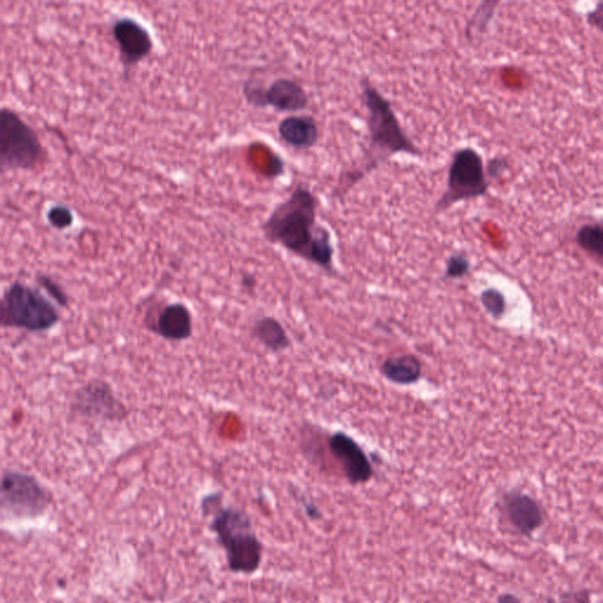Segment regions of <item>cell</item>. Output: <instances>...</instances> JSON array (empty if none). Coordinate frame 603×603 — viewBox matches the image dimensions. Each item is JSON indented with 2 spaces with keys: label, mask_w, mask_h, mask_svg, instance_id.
Returning a JSON list of instances; mask_svg holds the SVG:
<instances>
[{
  "label": "cell",
  "mask_w": 603,
  "mask_h": 603,
  "mask_svg": "<svg viewBox=\"0 0 603 603\" xmlns=\"http://www.w3.org/2000/svg\"><path fill=\"white\" fill-rule=\"evenodd\" d=\"M319 198L299 183L292 194L273 209L261 225L265 238L305 262L335 274V247L330 231L319 223Z\"/></svg>",
  "instance_id": "cell-1"
},
{
  "label": "cell",
  "mask_w": 603,
  "mask_h": 603,
  "mask_svg": "<svg viewBox=\"0 0 603 603\" xmlns=\"http://www.w3.org/2000/svg\"><path fill=\"white\" fill-rule=\"evenodd\" d=\"M362 104L365 110V127L368 133L364 159L360 166L349 171L343 191L353 188L366 175L383 166L397 155L422 158L421 148L414 143L400 124L392 102L368 77L361 78Z\"/></svg>",
  "instance_id": "cell-2"
},
{
  "label": "cell",
  "mask_w": 603,
  "mask_h": 603,
  "mask_svg": "<svg viewBox=\"0 0 603 603\" xmlns=\"http://www.w3.org/2000/svg\"><path fill=\"white\" fill-rule=\"evenodd\" d=\"M201 509L205 518H210V529L224 549L229 570L247 575L257 572L263 560V544L246 511L224 507L222 492L217 491L202 499Z\"/></svg>",
  "instance_id": "cell-3"
},
{
  "label": "cell",
  "mask_w": 603,
  "mask_h": 603,
  "mask_svg": "<svg viewBox=\"0 0 603 603\" xmlns=\"http://www.w3.org/2000/svg\"><path fill=\"white\" fill-rule=\"evenodd\" d=\"M0 320L4 328L45 333L59 323L60 312L40 290L14 282L4 292Z\"/></svg>",
  "instance_id": "cell-4"
},
{
  "label": "cell",
  "mask_w": 603,
  "mask_h": 603,
  "mask_svg": "<svg viewBox=\"0 0 603 603\" xmlns=\"http://www.w3.org/2000/svg\"><path fill=\"white\" fill-rule=\"evenodd\" d=\"M490 188L482 155L472 147L456 148L450 158L446 189L435 203V213L440 215L457 204L484 197Z\"/></svg>",
  "instance_id": "cell-5"
},
{
  "label": "cell",
  "mask_w": 603,
  "mask_h": 603,
  "mask_svg": "<svg viewBox=\"0 0 603 603\" xmlns=\"http://www.w3.org/2000/svg\"><path fill=\"white\" fill-rule=\"evenodd\" d=\"M47 159L37 132L13 109L0 110V166L7 170H33Z\"/></svg>",
  "instance_id": "cell-6"
},
{
  "label": "cell",
  "mask_w": 603,
  "mask_h": 603,
  "mask_svg": "<svg viewBox=\"0 0 603 603\" xmlns=\"http://www.w3.org/2000/svg\"><path fill=\"white\" fill-rule=\"evenodd\" d=\"M52 498L28 472L7 471L2 479V510L14 518H37L47 513Z\"/></svg>",
  "instance_id": "cell-7"
},
{
  "label": "cell",
  "mask_w": 603,
  "mask_h": 603,
  "mask_svg": "<svg viewBox=\"0 0 603 603\" xmlns=\"http://www.w3.org/2000/svg\"><path fill=\"white\" fill-rule=\"evenodd\" d=\"M244 98L255 109H274V112L299 114L308 109L309 94L296 80L281 77L274 79L269 86L257 79L244 83Z\"/></svg>",
  "instance_id": "cell-8"
},
{
  "label": "cell",
  "mask_w": 603,
  "mask_h": 603,
  "mask_svg": "<svg viewBox=\"0 0 603 603\" xmlns=\"http://www.w3.org/2000/svg\"><path fill=\"white\" fill-rule=\"evenodd\" d=\"M71 410L83 418L103 421H122L127 415V408L114 394L112 385L101 380L82 385L72 397Z\"/></svg>",
  "instance_id": "cell-9"
},
{
  "label": "cell",
  "mask_w": 603,
  "mask_h": 603,
  "mask_svg": "<svg viewBox=\"0 0 603 603\" xmlns=\"http://www.w3.org/2000/svg\"><path fill=\"white\" fill-rule=\"evenodd\" d=\"M331 456L334 457L346 481L353 486L368 483L374 476L372 460L356 440L343 431H335L328 440Z\"/></svg>",
  "instance_id": "cell-10"
},
{
  "label": "cell",
  "mask_w": 603,
  "mask_h": 603,
  "mask_svg": "<svg viewBox=\"0 0 603 603\" xmlns=\"http://www.w3.org/2000/svg\"><path fill=\"white\" fill-rule=\"evenodd\" d=\"M112 36L125 68L142 62L154 51L150 32L135 18H118L112 25Z\"/></svg>",
  "instance_id": "cell-11"
},
{
  "label": "cell",
  "mask_w": 603,
  "mask_h": 603,
  "mask_svg": "<svg viewBox=\"0 0 603 603\" xmlns=\"http://www.w3.org/2000/svg\"><path fill=\"white\" fill-rule=\"evenodd\" d=\"M148 328L159 338L170 342H183L194 333V316L182 302L164 305L158 314L148 316Z\"/></svg>",
  "instance_id": "cell-12"
},
{
  "label": "cell",
  "mask_w": 603,
  "mask_h": 603,
  "mask_svg": "<svg viewBox=\"0 0 603 603\" xmlns=\"http://www.w3.org/2000/svg\"><path fill=\"white\" fill-rule=\"evenodd\" d=\"M503 511L510 526L524 536H533L544 522L539 503L524 492L513 491L503 496Z\"/></svg>",
  "instance_id": "cell-13"
},
{
  "label": "cell",
  "mask_w": 603,
  "mask_h": 603,
  "mask_svg": "<svg viewBox=\"0 0 603 603\" xmlns=\"http://www.w3.org/2000/svg\"><path fill=\"white\" fill-rule=\"evenodd\" d=\"M277 132L282 142L297 150H310L320 140L318 122L309 114H289L278 124Z\"/></svg>",
  "instance_id": "cell-14"
},
{
  "label": "cell",
  "mask_w": 603,
  "mask_h": 603,
  "mask_svg": "<svg viewBox=\"0 0 603 603\" xmlns=\"http://www.w3.org/2000/svg\"><path fill=\"white\" fill-rule=\"evenodd\" d=\"M380 370L385 380L402 387L418 383L423 375L422 362L414 354L389 356L382 362Z\"/></svg>",
  "instance_id": "cell-15"
},
{
  "label": "cell",
  "mask_w": 603,
  "mask_h": 603,
  "mask_svg": "<svg viewBox=\"0 0 603 603\" xmlns=\"http://www.w3.org/2000/svg\"><path fill=\"white\" fill-rule=\"evenodd\" d=\"M251 335L256 341L273 353H281L292 346V339L286 333L284 324L271 316H265L256 320Z\"/></svg>",
  "instance_id": "cell-16"
},
{
  "label": "cell",
  "mask_w": 603,
  "mask_h": 603,
  "mask_svg": "<svg viewBox=\"0 0 603 603\" xmlns=\"http://www.w3.org/2000/svg\"><path fill=\"white\" fill-rule=\"evenodd\" d=\"M576 242L588 253L603 258V227L600 224H586L579 229Z\"/></svg>",
  "instance_id": "cell-17"
},
{
  "label": "cell",
  "mask_w": 603,
  "mask_h": 603,
  "mask_svg": "<svg viewBox=\"0 0 603 603\" xmlns=\"http://www.w3.org/2000/svg\"><path fill=\"white\" fill-rule=\"evenodd\" d=\"M498 5L499 2H483L480 4L475 13L469 19L467 30H465L469 38H472L474 32L483 33L486 32L492 17H494L496 6Z\"/></svg>",
  "instance_id": "cell-18"
},
{
  "label": "cell",
  "mask_w": 603,
  "mask_h": 603,
  "mask_svg": "<svg viewBox=\"0 0 603 603\" xmlns=\"http://www.w3.org/2000/svg\"><path fill=\"white\" fill-rule=\"evenodd\" d=\"M471 271V261L464 253L450 255L446 261L445 278L449 280H461L467 276Z\"/></svg>",
  "instance_id": "cell-19"
},
{
  "label": "cell",
  "mask_w": 603,
  "mask_h": 603,
  "mask_svg": "<svg viewBox=\"0 0 603 603\" xmlns=\"http://www.w3.org/2000/svg\"><path fill=\"white\" fill-rule=\"evenodd\" d=\"M48 222L57 230H67L75 223L74 212L62 204L53 205L47 212Z\"/></svg>",
  "instance_id": "cell-20"
},
{
  "label": "cell",
  "mask_w": 603,
  "mask_h": 603,
  "mask_svg": "<svg viewBox=\"0 0 603 603\" xmlns=\"http://www.w3.org/2000/svg\"><path fill=\"white\" fill-rule=\"evenodd\" d=\"M481 302H482L484 309L494 318H500L505 311V299L498 290H484L482 295H481Z\"/></svg>",
  "instance_id": "cell-21"
},
{
  "label": "cell",
  "mask_w": 603,
  "mask_h": 603,
  "mask_svg": "<svg viewBox=\"0 0 603 603\" xmlns=\"http://www.w3.org/2000/svg\"><path fill=\"white\" fill-rule=\"evenodd\" d=\"M38 284L41 286L48 292V295L51 297L53 301L57 302V304L60 307L65 308L68 305V296L65 292V290L60 286L55 280H52L51 277L41 276L37 278Z\"/></svg>",
  "instance_id": "cell-22"
},
{
  "label": "cell",
  "mask_w": 603,
  "mask_h": 603,
  "mask_svg": "<svg viewBox=\"0 0 603 603\" xmlns=\"http://www.w3.org/2000/svg\"><path fill=\"white\" fill-rule=\"evenodd\" d=\"M508 163L506 159L496 158L490 160L486 166L488 179H499L508 170Z\"/></svg>",
  "instance_id": "cell-23"
},
{
  "label": "cell",
  "mask_w": 603,
  "mask_h": 603,
  "mask_svg": "<svg viewBox=\"0 0 603 603\" xmlns=\"http://www.w3.org/2000/svg\"><path fill=\"white\" fill-rule=\"evenodd\" d=\"M586 21L591 28L603 33V2L598 3L593 10L587 13Z\"/></svg>",
  "instance_id": "cell-24"
},
{
  "label": "cell",
  "mask_w": 603,
  "mask_h": 603,
  "mask_svg": "<svg viewBox=\"0 0 603 603\" xmlns=\"http://www.w3.org/2000/svg\"><path fill=\"white\" fill-rule=\"evenodd\" d=\"M498 603H522L520 598L517 595L506 593L501 594L498 598Z\"/></svg>",
  "instance_id": "cell-25"
},
{
  "label": "cell",
  "mask_w": 603,
  "mask_h": 603,
  "mask_svg": "<svg viewBox=\"0 0 603 603\" xmlns=\"http://www.w3.org/2000/svg\"><path fill=\"white\" fill-rule=\"evenodd\" d=\"M242 284L244 288L248 290H254L256 286L255 277L250 276V274H247V276L243 277Z\"/></svg>",
  "instance_id": "cell-26"
}]
</instances>
